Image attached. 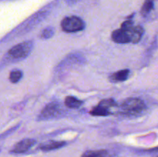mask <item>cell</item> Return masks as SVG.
<instances>
[{
	"mask_svg": "<svg viewBox=\"0 0 158 157\" xmlns=\"http://www.w3.org/2000/svg\"><path fill=\"white\" fill-rule=\"evenodd\" d=\"M61 27L64 32L71 33L81 31L84 29V22L77 16H69L63 18L61 22Z\"/></svg>",
	"mask_w": 158,
	"mask_h": 157,
	"instance_id": "cell-1",
	"label": "cell"
},
{
	"mask_svg": "<svg viewBox=\"0 0 158 157\" xmlns=\"http://www.w3.org/2000/svg\"><path fill=\"white\" fill-rule=\"evenodd\" d=\"M32 46H33V45L29 41L17 44L16 46H13L9 51V56L13 58H16V59L26 58L32 51Z\"/></svg>",
	"mask_w": 158,
	"mask_h": 157,
	"instance_id": "cell-2",
	"label": "cell"
},
{
	"mask_svg": "<svg viewBox=\"0 0 158 157\" xmlns=\"http://www.w3.org/2000/svg\"><path fill=\"white\" fill-rule=\"evenodd\" d=\"M123 110L131 113H139L144 110L146 106L141 99L137 98H130L125 100L122 104Z\"/></svg>",
	"mask_w": 158,
	"mask_h": 157,
	"instance_id": "cell-3",
	"label": "cell"
},
{
	"mask_svg": "<svg viewBox=\"0 0 158 157\" xmlns=\"http://www.w3.org/2000/svg\"><path fill=\"white\" fill-rule=\"evenodd\" d=\"M60 107L57 103H52L46 106L40 114V118L42 119H48L53 118L60 114Z\"/></svg>",
	"mask_w": 158,
	"mask_h": 157,
	"instance_id": "cell-4",
	"label": "cell"
},
{
	"mask_svg": "<svg viewBox=\"0 0 158 157\" xmlns=\"http://www.w3.org/2000/svg\"><path fill=\"white\" fill-rule=\"evenodd\" d=\"M35 141L32 139H26L16 143L13 149H12L11 152L12 153H24L27 152L34 144Z\"/></svg>",
	"mask_w": 158,
	"mask_h": 157,
	"instance_id": "cell-5",
	"label": "cell"
},
{
	"mask_svg": "<svg viewBox=\"0 0 158 157\" xmlns=\"http://www.w3.org/2000/svg\"><path fill=\"white\" fill-rule=\"evenodd\" d=\"M124 30H126L127 32L128 36H129L130 38V42H138L143 34V29L140 26H133L132 27L129 28L127 29H124Z\"/></svg>",
	"mask_w": 158,
	"mask_h": 157,
	"instance_id": "cell-6",
	"label": "cell"
},
{
	"mask_svg": "<svg viewBox=\"0 0 158 157\" xmlns=\"http://www.w3.org/2000/svg\"><path fill=\"white\" fill-rule=\"evenodd\" d=\"M112 39L117 43H128L130 42V38L127 32L124 29H117L112 33Z\"/></svg>",
	"mask_w": 158,
	"mask_h": 157,
	"instance_id": "cell-7",
	"label": "cell"
},
{
	"mask_svg": "<svg viewBox=\"0 0 158 157\" xmlns=\"http://www.w3.org/2000/svg\"><path fill=\"white\" fill-rule=\"evenodd\" d=\"M66 145L65 142L60 141H49L48 143H43L40 146V149L43 151H51L54 149H60V148L63 147Z\"/></svg>",
	"mask_w": 158,
	"mask_h": 157,
	"instance_id": "cell-8",
	"label": "cell"
},
{
	"mask_svg": "<svg viewBox=\"0 0 158 157\" xmlns=\"http://www.w3.org/2000/svg\"><path fill=\"white\" fill-rule=\"evenodd\" d=\"M130 71L128 69L120 70L117 72H114L110 76V79L113 82H123L127 79L129 76Z\"/></svg>",
	"mask_w": 158,
	"mask_h": 157,
	"instance_id": "cell-9",
	"label": "cell"
},
{
	"mask_svg": "<svg viewBox=\"0 0 158 157\" xmlns=\"http://www.w3.org/2000/svg\"><path fill=\"white\" fill-rule=\"evenodd\" d=\"M83 104V102L73 96H68L65 99V105L70 109H77Z\"/></svg>",
	"mask_w": 158,
	"mask_h": 157,
	"instance_id": "cell-10",
	"label": "cell"
},
{
	"mask_svg": "<svg viewBox=\"0 0 158 157\" xmlns=\"http://www.w3.org/2000/svg\"><path fill=\"white\" fill-rule=\"evenodd\" d=\"M107 155V151L105 149L100 150H88L83 152L81 157H105Z\"/></svg>",
	"mask_w": 158,
	"mask_h": 157,
	"instance_id": "cell-11",
	"label": "cell"
},
{
	"mask_svg": "<svg viewBox=\"0 0 158 157\" xmlns=\"http://www.w3.org/2000/svg\"><path fill=\"white\" fill-rule=\"evenodd\" d=\"M90 114L93 115H97V116H106V115H110V112L106 108H103L98 105L91 110Z\"/></svg>",
	"mask_w": 158,
	"mask_h": 157,
	"instance_id": "cell-12",
	"label": "cell"
},
{
	"mask_svg": "<svg viewBox=\"0 0 158 157\" xmlns=\"http://www.w3.org/2000/svg\"><path fill=\"white\" fill-rule=\"evenodd\" d=\"M154 9V0H145L141 8V14L146 15Z\"/></svg>",
	"mask_w": 158,
	"mask_h": 157,
	"instance_id": "cell-13",
	"label": "cell"
},
{
	"mask_svg": "<svg viewBox=\"0 0 158 157\" xmlns=\"http://www.w3.org/2000/svg\"><path fill=\"white\" fill-rule=\"evenodd\" d=\"M22 76H23V72L20 70H14L10 72L9 75V80L11 83H16L21 79Z\"/></svg>",
	"mask_w": 158,
	"mask_h": 157,
	"instance_id": "cell-14",
	"label": "cell"
},
{
	"mask_svg": "<svg viewBox=\"0 0 158 157\" xmlns=\"http://www.w3.org/2000/svg\"><path fill=\"white\" fill-rule=\"evenodd\" d=\"M54 33H55V29H54V28L47 27L45 29H43V32L40 34V36H41V38L46 39V38H51L54 35Z\"/></svg>",
	"mask_w": 158,
	"mask_h": 157,
	"instance_id": "cell-15",
	"label": "cell"
},
{
	"mask_svg": "<svg viewBox=\"0 0 158 157\" xmlns=\"http://www.w3.org/2000/svg\"><path fill=\"white\" fill-rule=\"evenodd\" d=\"M99 106H102L103 108H106V109H109V108L114 107L116 106V103L114 99H103L102 101L100 102L99 103Z\"/></svg>",
	"mask_w": 158,
	"mask_h": 157,
	"instance_id": "cell-16",
	"label": "cell"
},
{
	"mask_svg": "<svg viewBox=\"0 0 158 157\" xmlns=\"http://www.w3.org/2000/svg\"><path fill=\"white\" fill-rule=\"evenodd\" d=\"M134 26V22H133L132 20H127V21H125L122 24L121 28L120 29H127L129 28L132 27Z\"/></svg>",
	"mask_w": 158,
	"mask_h": 157,
	"instance_id": "cell-17",
	"label": "cell"
},
{
	"mask_svg": "<svg viewBox=\"0 0 158 157\" xmlns=\"http://www.w3.org/2000/svg\"><path fill=\"white\" fill-rule=\"evenodd\" d=\"M66 2L69 3V4L73 5V4H75V3H77V2L80 1V0H66Z\"/></svg>",
	"mask_w": 158,
	"mask_h": 157,
	"instance_id": "cell-18",
	"label": "cell"
}]
</instances>
